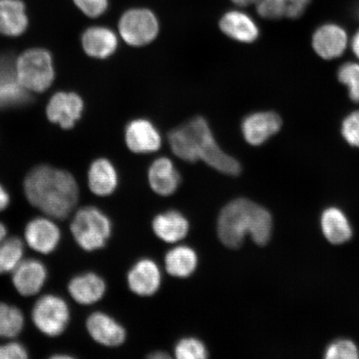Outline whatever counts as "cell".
<instances>
[{"instance_id": "cell-42", "label": "cell", "mask_w": 359, "mask_h": 359, "mask_svg": "<svg viewBox=\"0 0 359 359\" xmlns=\"http://www.w3.org/2000/svg\"><path fill=\"white\" fill-rule=\"evenodd\" d=\"M357 13H358V17H359V7H358V12H357Z\"/></svg>"}, {"instance_id": "cell-41", "label": "cell", "mask_w": 359, "mask_h": 359, "mask_svg": "<svg viewBox=\"0 0 359 359\" xmlns=\"http://www.w3.org/2000/svg\"><path fill=\"white\" fill-rule=\"evenodd\" d=\"M73 357L69 355H60V354H57V355L53 356L52 358H72Z\"/></svg>"}, {"instance_id": "cell-22", "label": "cell", "mask_w": 359, "mask_h": 359, "mask_svg": "<svg viewBox=\"0 0 359 359\" xmlns=\"http://www.w3.org/2000/svg\"><path fill=\"white\" fill-rule=\"evenodd\" d=\"M88 186L94 195L110 196L118 185V172L109 160L100 158L94 161L88 174Z\"/></svg>"}, {"instance_id": "cell-8", "label": "cell", "mask_w": 359, "mask_h": 359, "mask_svg": "<svg viewBox=\"0 0 359 359\" xmlns=\"http://www.w3.org/2000/svg\"><path fill=\"white\" fill-rule=\"evenodd\" d=\"M282 119L275 111L253 112L246 116L241 123V133L247 143L259 147L280 131Z\"/></svg>"}, {"instance_id": "cell-4", "label": "cell", "mask_w": 359, "mask_h": 359, "mask_svg": "<svg viewBox=\"0 0 359 359\" xmlns=\"http://www.w3.org/2000/svg\"><path fill=\"white\" fill-rule=\"evenodd\" d=\"M70 231L80 248L91 252L106 245L111 234V222L100 209L85 206L74 215Z\"/></svg>"}, {"instance_id": "cell-28", "label": "cell", "mask_w": 359, "mask_h": 359, "mask_svg": "<svg viewBox=\"0 0 359 359\" xmlns=\"http://www.w3.org/2000/svg\"><path fill=\"white\" fill-rule=\"evenodd\" d=\"M338 79L348 88L350 100L359 103V64L348 62L341 65Z\"/></svg>"}, {"instance_id": "cell-32", "label": "cell", "mask_w": 359, "mask_h": 359, "mask_svg": "<svg viewBox=\"0 0 359 359\" xmlns=\"http://www.w3.org/2000/svg\"><path fill=\"white\" fill-rule=\"evenodd\" d=\"M341 133L350 146L359 147V110L351 112L344 118Z\"/></svg>"}, {"instance_id": "cell-11", "label": "cell", "mask_w": 359, "mask_h": 359, "mask_svg": "<svg viewBox=\"0 0 359 359\" xmlns=\"http://www.w3.org/2000/svg\"><path fill=\"white\" fill-rule=\"evenodd\" d=\"M47 279L46 266L36 259H22L12 272L13 285L25 297L39 294Z\"/></svg>"}, {"instance_id": "cell-12", "label": "cell", "mask_w": 359, "mask_h": 359, "mask_svg": "<svg viewBox=\"0 0 359 359\" xmlns=\"http://www.w3.org/2000/svg\"><path fill=\"white\" fill-rule=\"evenodd\" d=\"M29 92L18 79L15 61L10 56H0V109L25 104Z\"/></svg>"}, {"instance_id": "cell-15", "label": "cell", "mask_w": 359, "mask_h": 359, "mask_svg": "<svg viewBox=\"0 0 359 359\" xmlns=\"http://www.w3.org/2000/svg\"><path fill=\"white\" fill-rule=\"evenodd\" d=\"M86 327L90 336L97 343L107 347H118L124 343L126 330L114 318L102 312L89 316Z\"/></svg>"}, {"instance_id": "cell-35", "label": "cell", "mask_w": 359, "mask_h": 359, "mask_svg": "<svg viewBox=\"0 0 359 359\" xmlns=\"http://www.w3.org/2000/svg\"><path fill=\"white\" fill-rule=\"evenodd\" d=\"M286 4L285 17L297 19L306 10L311 0H285Z\"/></svg>"}, {"instance_id": "cell-20", "label": "cell", "mask_w": 359, "mask_h": 359, "mask_svg": "<svg viewBox=\"0 0 359 359\" xmlns=\"http://www.w3.org/2000/svg\"><path fill=\"white\" fill-rule=\"evenodd\" d=\"M82 44L88 56L104 60L116 52L118 47V39L111 29L102 26H93L83 33Z\"/></svg>"}, {"instance_id": "cell-26", "label": "cell", "mask_w": 359, "mask_h": 359, "mask_svg": "<svg viewBox=\"0 0 359 359\" xmlns=\"http://www.w3.org/2000/svg\"><path fill=\"white\" fill-rule=\"evenodd\" d=\"M25 327V316L15 305L0 303V337L13 339L19 335Z\"/></svg>"}, {"instance_id": "cell-19", "label": "cell", "mask_w": 359, "mask_h": 359, "mask_svg": "<svg viewBox=\"0 0 359 359\" xmlns=\"http://www.w3.org/2000/svg\"><path fill=\"white\" fill-rule=\"evenodd\" d=\"M129 288L140 296L154 294L161 285V273L154 260L142 259L135 264L128 276Z\"/></svg>"}, {"instance_id": "cell-10", "label": "cell", "mask_w": 359, "mask_h": 359, "mask_svg": "<svg viewBox=\"0 0 359 359\" xmlns=\"http://www.w3.org/2000/svg\"><path fill=\"white\" fill-rule=\"evenodd\" d=\"M25 240L27 245L36 252L49 255L55 251L60 245L61 231L50 218H34L26 224Z\"/></svg>"}, {"instance_id": "cell-37", "label": "cell", "mask_w": 359, "mask_h": 359, "mask_svg": "<svg viewBox=\"0 0 359 359\" xmlns=\"http://www.w3.org/2000/svg\"><path fill=\"white\" fill-rule=\"evenodd\" d=\"M352 49L354 55H355L359 60V30L355 35L353 36L352 40Z\"/></svg>"}, {"instance_id": "cell-6", "label": "cell", "mask_w": 359, "mask_h": 359, "mask_svg": "<svg viewBox=\"0 0 359 359\" xmlns=\"http://www.w3.org/2000/svg\"><path fill=\"white\" fill-rule=\"evenodd\" d=\"M31 318L39 332L50 338H55L64 334L69 326V304L60 296L45 294L35 302Z\"/></svg>"}, {"instance_id": "cell-2", "label": "cell", "mask_w": 359, "mask_h": 359, "mask_svg": "<svg viewBox=\"0 0 359 359\" xmlns=\"http://www.w3.org/2000/svg\"><path fill=\"white\" fill-rule=\"evenodd\" d=\"M27 200L48 217L65 219L77 205L79 189L69 172L39 165L27 175L24 182Z\"/></svg>"}, {"instance_id": "cell-9", "label": "cell", "mask_w": 359, "mask_h": 359, "mask_svg": "<svg viewBox=\"0 0 359 359\" xmlns=\"http://www.w3.org/2000/svg\"><path fill=\"white\" fill-rule=\"evenodd\" d=\"M125 142L133 154H149L161 149L163 138L151 121L137 118L131 121L126 127Z\"/></svg>"}, {"instance_id": "cell-13", "label": "cell", "mask_w": 359, "mask_h": 359, "mask_svg": "<svg viewBox=\"0 0 359 359\" xmlns=\"http://www.w3.org/2000/svg\"><path fill=\"white\" fill-rule=\"evenodd\" d=\"M348 44V34L338 25H322L313 35V50L325 60H333L342 56L346 51Z\"/></svg>"}, {"instance_id": "cell-30", "label": "cell", "mask_w": 359, "mask_h": 359, "mask_svg": "<svg viewBox=\"0 0 359 359\" xmlns=\"http://www.w3.org/2000/svg\"><path fill=\"white\" fill-rule=\"evenodd\" d=\"M325 358L327 359H357L359 358L356 344L349 339H338L327 347Z\"/></svg>"}, {"instance_id": "cell-39", "label": "cell", "mask_w": 359, "mask_h": 359, "mask_svg": "<svg viewBox=\"0 0 359 359\" xmlns=\"http://www.w3.org/2000/svg\"><path fill=\"white\" fill-rule=\"evenodd\" d=\"M170 358V356L168 355V354L165 353V352H155L154 353L150 354V355L148 356V358L151 359H165Z\"/></svg>"}, {"instance_id": "cell-5", "label": "cell", "mask_w": 359, "mask_h": 359, "mask_svg": "<svg viewBox=\"0 0 359 359\" xmlns=\"http://www.w3.org/2000/svg\"><path fill=\"white\" fill-rule=\"evenodd\" d=\"M18 79L29 92L43 93L55 80L50 53L43 48H31L15 60Z\"/></svg>"}, {"instance_id": "cell-24", "label": "cell", "mask_w": 359, "mask_h": 359, "mask_svg": "<svg viewBox=\"0 0 359 359\" xmlns=\"http://www.w3.org/2000/svg\"><path fill=\"white\" fill-rule=\"evenodd\" d=\"M152 228L161 240L168 243H175L187 236L189 231V223L181 212L169 210L155 217Z\"/></svg>"}, {"instance_id": "cell-38", "label": "cell", "mask_w": 359, "mask_h": 359, "mask_svg": "<svg viewBox=\"0 0 359 359\" xmlns=\"http://www.w3.org/2000/svg\"><path fill=\"white\" fill-rule=\"evenodd\" d=\"M231 1L238 6L246 7L250 6V4H257L259 0H231Z\"/></svg>"}, {"instance_id": "cell-40", "label": "cell", "mask_w": 359, "mask_h": 359, "mask_svg": "<svg viewBox=\"0 0 359 359\" xmlns=\"http://www.w3.org/2000/svg\"><path fill=\"white\" fill-rule=\"evenodd\" d=\"M7 233L8 231L6 224L0 222V243L6 239Z\"/></svg>"}, {"instance_id": "cell-29", "label": "cell", "mask_w": 359, "mask_h": 359, "mask_svg": "<svg viewBox=\"0 0 359 359\" xmlns=\"http://www.w3.org/2000/svg\"><path fill=\"white\" fill-rule=\"evenodd\" d=\"M175 354L179 359H203L208 357V349L204 344L194 338L179 341L175 348Z\"/></svg>"}, {"instance_id": "cell-14", "label": "cell", "mask_w": 359, "mask_h": 359, "mask_svg": "<svg viewBox=\"0 0 359 359\" xmlns=\"http://www.w3.org/2000/svg\"><path fill=\"white\" fill-rule=\"evenodd\" d=\"M83 101L74 93L60 92L51 97L47 106L48 118L62 128L74 127L83 111Z\"/></svg>"}, {"instance_id": "cell-36", "label": "cell", "mask_w": 359, "mask_h": 359, "mask_svg": "<svg viewBox=\"0 0 359 359\" xmlns=\"http://www.w3.org/2000/svg\"><path fill=\"white\" fill-rule=\"evenodd\" d=\"M11 203V196L4 187L0 184V212L6 210Z\"/></svg>"}, {"instance_id": "cell-3", "label": "cell", "mask_w": 359, "mask_h": 359, "mask_svg": "<svg viewBox=\"0 0 359 359\" xmlns=\"http://www.w3.org/2000/svg\"><path fill=\"white\" fill-rule=\"evenodd\" d=\"M273 219L263 206L245 198L232 201L219 213L217 232L224 246L237 249L247 235L255 244L263 246L271 241Z\"/></svg>"}, {"instance_id": "cell-31", "label": "cell", "mask_w": 359, "mask_h": 359, "mask_svg": "<svg viewBox=\"0 0 359 359\" xmlns=\"http://www.w3.org/2000/svg\"><path fill=\"white\" fill-rule=\"evenodd\" d=\"M257 11L264 19L275 20L285 17L286 4L285 0H259Z\"/></svg>"}, {"instance_id": "cell-1", "label": "cell", "mask_w": 359, "mask_h": 359, "mask_svg": "<svg viewBox=\"0 0 359 359\" xmlns=\"http://www.w3.org/2000/svg\"><path fill=\"white\" fill-rule=\"evenodd\" d=\"M173 154L187 163L202 161L227 176H239L241 165L218 145L208 120L197 116L168 133Z\"/></svg>"}, {"instance_id": "cell-17", "label": "cell", "mask_w": 359, "mask_h": 359, "mask_svg": "<svg viewBox=\"0 0 359 359\" xmlns=\"http://www.w3.org/2000/svg\"><path fill=\"white\" fill-rule=\"evenodd\" d=\"M148 181L156 194L168 196L174 194L181 183V176L175 168L172 160L168 157H159L148 170Z\"/></svg>"}, {"instance_id": "cell-21", "label": "cell", "mask_w": 359, "mask_h": 359, "mask_svg": "<svg viewBox=\"0 0 359 359\" xmlns=\"http://www.w3.org/2000/svg\"><path fill=\"white\" fill-rule=\"evenodd\" d=\"M29 19L22 0H0V34L17 37L28 28Z\"/></svg>"}, {"instance_id": "cell-27", "label": "cell", "mask_w": 359, "mask_h": 359, "mask_svg": "<svg viewBox=\"0 0 359 359\" xmlns=\"http://www.w3.org/2000/svg\"><path fill=\"white\" fill-rule=\"evenodd\" d=\"M25 245L20 238H8L0 243V276L13 272L22 260Z\"/></svg>"}, {"instance_id": "cell-25", "label": "cell", "mask_w": 359, "mask_h": 359, "mask_svg": "<svg viewBox=\"0 0 359 359\" xmlns=\"http://www.w3.org/2000/svg\"><path fill=\"white\" fill-rule=\"evenodd\" d=\"M165 263L170 276L187 278L196 271L198 258L190 247L178 246L165 255Z\"/></svg>"}, {"instance_id": "cell-7", "label": "cell", "mask_w": 359, "mask_h": 359, "mask_svg": "<svg viewBox=\"0 0 359 359\" xmlns=\"http://www.w3.org/2000/svg\"><path fill=\"white\" fill-rule=\"evenodd\" d=\"M159 29L158 20L147 8H132L123 13L118 22L121 37L132 47H143L154 42Z\"/></svg>"}, {"instance_id": "cell-33", "label": "cell", "mask_w": 359, "mask_h": 359, "mask_svg": "<svg viewBox=\"0 0 359 359\" xmlns=\"http://www.w3.org/2000/svg\"><path fill=\"white\" fill-rule=\"evenodd\" d=\"M75 6L89 18H98L109 8V0H73Z\"/></svg>"}, {"instance_id": "cell-23", "label": "cell", "mask_w": 359, "mask_h": 359, "mask_svg": "<svg viewBox=\"0 0 359 359\" xmlns=\"http://www.w3.org/2000/svg\"><path fill=\"white\" fill-rule=\"evenodd\" d=\"M323 234L333 245L346 243L353 236L351 224L339 208H327L321 215Z\"/></svg>"}, {"instance_id": "cell-16", "label": "cell", "mask_w": 359, "mask_h": 359, "mask_svg": "<svg viewBox=\"0 0 359 359\" xmlns=\"http://www.w3.org/2000/svg\"><path fill=\"white\" fill-rule=\"evenodd\" d=\"M219 25L224 34L237 42L254 43L259 36L257 22L243 12L232 11L224 13Z\"/></svg>"}, {"instance_id": "cell-34", "label": "cell", "mask_w": 359, "mask_h": 359, "mask_svg": "<svg viewBox=\"0 0 359 359\" xmlns=\"http://www.w3.org/2000/svg\"><path fill=\"white\" fill-rule=\"evenodd\" d=\"M29 358L28 350L19 342H8L0 345V359H26Z\"/></svg>"}, {"instance_id": "cell-18", "label": "cell", "mask_w": 359, "mask_h": 359, "mask_svg": "<svg viewBox=\"0 0 359 359\" xmlns=\"http://www.w3.org/2000/svg\"><path fill=\"white\" fill-rule=\"evenodd\" d=\"M106 283L95 273L75 276L67 285V291L75 302L91 305L102 299L106 293Z\"/></svg>"}]
</instances>
